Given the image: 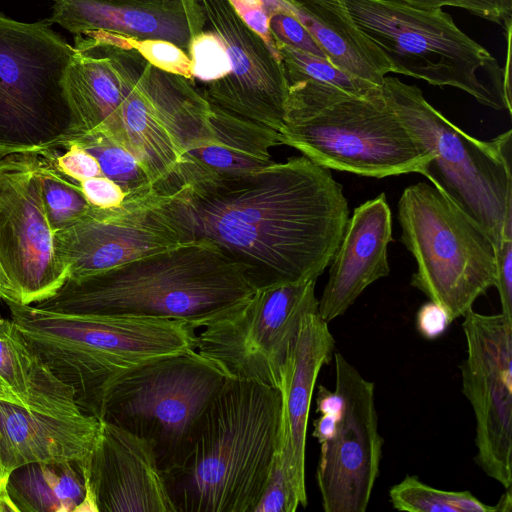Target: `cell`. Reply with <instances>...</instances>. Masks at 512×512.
<instances>
[{"label": "cell", "mask_w": 512, "mask_h": 512, "mask_svg": "<svg viewBox=\"0 0 512 512\" xmlns=\"http://www.w3.org/2000/svg\"><path fill=\"white\" fill-rule=\"evenodd\" d=\"M163 1H170V0H163Z\"/></svg>", "instance_id": "48"}, {"label": "cell", "mask_w": 512, "mask_h": 512, "mask_svg": "<svg viewBox=\"0 0 512 512\" xmlns=\"http://www.w3.org/2000/svg\"><path fill=\"white\" fill-rule=\"evenodd\" d=\"M147 204L182 243L216 245L256 289L317 280L349 218L342 185L303 155L155 193Z\"/></svg>", "instance_id": "1"}, {"label": "cell", "mask_w": 512, "mask_h": 512, "mask_svg": "<svg viewBox=\"0 0 512 512\" xmlns=\"http://www.w3.org/2000/svg\"><path fill=\"white\" fill-rule=\"evenodd\" d=\"M394 509L407 512H497L469 491H448L422 482L416 475H406L389 490Z\"/></svg>", "instance_id": "28"}, {"label": "cell", "mask_w": 512, "mask_h": 512, "mask_svg": "<svg viewBox=\"0 0 512 512\" xmlns=\"http://www.w3.org/2000/svg\"><path fill=\"white\" fill-rule=\"evenodd\" d=\"M392 215L381 193L354 209L331 259L318 314L326 322L343 315L372 283L390 273L387 248Z\"/></svg>", "instance_id": "20"}, {"label": "cell", "mask_w": 512, "mask_h": 512, "mask_svg": "<svg viewBox=\"0 0 512 512\" xmlns=\"http://www.w3.org/2000/svg\"><path fill=\"white\" fill-rule=\"evenodd\" d=\"M125 36V35H124ZM150 64L168 73L194 80L192 61L187 52L172 42L160 39H136L125 36Z\"/></svg>", "instance_id": "31"}, {"label": "cell", "mask_w": 512, "mask_h": 512, "mask_svg": "<svg viewBox=\"0 0 512 512\" xmlns=\"http://www.w3.org/2000/svg\"><path fill=\"white\" fill-rule=\"evenodd\" d=\"M188 55L193 78L205 84L223 78L231 70L223 42L210 29L192 38Z\"/></svg>", "instance_id": "30"}, {"label": "cell", "mask_w": 512, "mask_h": 512, "mask_svg": "<svg viewBox=\"0 0 512 512\" xmlns=\"http://www.w3.org/2000/svg\"><path fill=\"white\" fill-rule=\"evenodd\" d=\"M280 390L226 378L163 472L175 512H253L277 449Z\"/></svg>", "instance_id": "3"}, {"label": "cell", "mask_w": 512, "mask_h": 512, "mask_svg": "<svg viewBox=\"0 0 512 512\" xmlns=\"http://www.w3.org/2000/svg\"><path fill=\"white\" fill-rule=\"evenodd\" d=\"M339 417L340 414H320V416L313 421L312 436L319 444L329 440L333 436Z\"/></svg>", "instance_id": "40"}, {"label": "cell", "mask_w": 512, "mask_h": 512, "mask_svg": "<svg viewBox=\"0 0 512 512\" xmlns=\"http://www.w3.org/2000/svg\"><path fill=\"white\" fill-rule=\"evenodd\" d=\"M18 512L8 493L0 492V512Z\"/></svg>", "instance_id": "45"}, {"label": "cell", "mask_w": 512, "mask_h": 512, "mask_svg": "<svg viewBox=\"0 0 512 512\" xmlns=\"http://www.w3.org/2000/svg\"><path fill=\"white\" fill-rule=\"evenodd\" d=\"M450 323L446 312L432 301L423 304L416 314V328L424 338L429 340L440 337Z\"/></svg>", "instance_id": "38"}, {"label": "cell", "mask_w": 512, "mask_h": 512, "mask_svg": "<svg viewBox=\"0 0 512 512\" xmlns=\"http://www.w3.org/2000/svg\"><path fill=\"white\" fill-rule=\"evenodd\" d=\"M207 27L225 46L231 66L201 90L209 102L278 132L284 125L287 82L280 57L249 27L230 0H197Z\"/></svg>", "instance_id": "15"}, {"label": "cell", "mask_w": 512, "mask_h": 512, "mask_svg": "<svg viewBox=\"0 0 512 512\" xmlns=\"http://www.w3.org/2000/svg\"><path fill=\"white\" fill-rule=\"evenodd\" d=\"M226 378L196 350L158 357L110 383L97 419L149 442L163 473L183 457L198 419Z\"/></svg>", "instance_id": "9"}, {"label": "cell", "mask_w": 512, "mask_h": 512, "mask_svg": "<svg viewBox=\"0 0 512 512\" xmlns=\"http://www.w3.org/2000/svg\"><path fill=\"white\" fill-rule=\"evenodd\" d=\"M268 26L274 43H280L328 60L325 52L292 10H282L272 14Z\"/></svg>", "instance_id": "33"}, {"label": "cell", "mask_w": 512, "mask_h": 512, "mask_svg": "<svg viewBox=\"0 0 512 512\" xmlns=\"http://www.w3.org/2000/svg\"><path fill=\"white\" fill-rule=\"evenodd\" d=\"M335 340L318 312L305 315L284 364L276 451L299 499L308 504L305 484L306 434L314 387L321 368L333 358Z\"/></svg>", "instance_id": "19"}, {"label": "cell", "mask_w": 512, "mask_h": 512, "mask_svg": "<svg viewBox=\"0 0 512 512\" xmlns=\"http://www.w3.org/2000/svg\"><path fill=\"white\" fill-rule=\"evenodd\" d=\"M419 9H441L453 6L508 29L511 27L512 0H400Z\"/></svg>", "instance_id": "34"}, {"label": "cell", "mask_w": 512, "mask_h": 512, "mask_svg": "<svg viewBox=\"0 0 512 512\" xmlns=\"http://www.w3.org/2000/svg\"><path fill=\"white\" fill-rule=\"evenodd\" d=\"M6 488L18 512H81L87 493L84 464L29 463L10 473Z\"/></svg>", "instance_id": "25"}, {"label": "cell", "mask_w": 512, "mask_h": 512, "mask_svg": "<svg viewBox=\"0 0 512 512\" xmlns=\"http://www.w3.org/2000/svg\"><path fill=\"white\" fill-rule=\"evenodd\" d=\"M505 493L496 504L497 512H510L512 510L511 487L505 489Z\"/></svg>", "instance_id": "42"}, {"label": "cell", "mask_w": 512, "mask_h": 512, "mask_svg": "<svg viewBox=\"0 0 512 512\" xmlns=\"http://www.w3.org/2000/svg\"><path fill=\"white\" fill-rule=\"evenodd\" d=\"M0 265L10 283L5 301L23 305L52 297L69 277L55 252L35 152L0 155Z\"/></svg>", "instance_id": "12"}, {"label": "cell", "mask_w": 512, "mask_h": 512, "mask_svg": "<svg viewBox=\"0 0 512 512\" xmlns=\"http://www.w3.org/2000/svg\"><path fill=\"white\" fill-rule=\"evenodd\" d=\"M282 145L319 166L366 177L420 173L431 155L387 106L312 81L287 83Z\"/></svg>", "instance_id": "5"}, {"label": "cell", "mask_w": 512, "mask_h": 512, "mask_svg": "<svg viewBox=\"0 0 512 512\" xmlns=\"http://www.w3.org/2000/svg\"><path fill=\"white\" fill-rule=\"evenodd\" d=\"M287 83L312 81L338 88L351 95L377 99L382 97L381 87L353 76L329 60L275 43Z\"/></svg>", "instance_id": "27"}, {"label": "cell", "mask_w": 512, "mask_h": 512, "mask_svg": "<svg viewBox=\"0 0 512 512\" xmlns=\"http://www.w3.org/2000/svg\"><path fill=\"white\" fill-rule=\"evenodd\" d=\"M67 143H76L92 154L98 161L102 176L115 182L124 191L125 200L144 199L156 193L155 185L142 163L127 149L100 132L89 131L59 137L40 150L63 148Z\"/></svg>", "instance_id": "26"}, {"label": "cell", "mask_w": 512, "mask_h": 512, "mask_svg": "<svg viewBox=\"0 0 512 512\" xmlns=\"http://www.w3.org/2000/svg\"><path fill=\"white\" fill-rule=\"evenodd\" d=\"M10 293V283L0 265V299L7 300Z\"/></svg>", "instance_id": "44"}, {"label": "cell", "mask_w": 512, "mask_h": 512, "mask_svg": "<svg viewBox=\"0 0 512 512\" xmlns=\"http://www.w3.org/2000/svg\"><path fill=\"white\" fill-rule=\"evenodd\" d=\"M6 486H7V480L3 475L1 465H0V492L8 493Z\"/></svg>", "instance_id": "46"}, {"label": "cell", "mask_w": 512, "mask_h": 512, "mask_svg": "<svg viewBox=\"0 0 512 512\" xmlns=\"http://www.w3.org/2000/svg\"><path fill=\"white\" fill-rule=\"evenodd\" d=\"M255 290L247 271L216 245L191 241L67 279L52 297L32 305L62 313L179 320L197 329L230 314Z\"/></svg>", "instance_id": "2"}, {"label": "cell", "mask_w": 512, "mask_h": 512, "mask_svg": "<svg viewBox=\"0 0 512 512\" xmlns=\"http://www.w3.org/2000/svg\"><path fill=\"white\" fill-rule=\"evenodd\" d=\"M100 420L85 413L62 415L28 410L0 398V465L8 481L18 467L36 462L86 464Z\"/></svg>", "instance_id": "21"}, {"label": "cell", "mask_w": 512, "mask_h": 512, "mask_svg": "<svg viewBox=\"0 0 512 512\" xmlns=\"http://www.w3.org/2000/svg\"><path fill=\"white\" fill-rule=\"evenodd\" d=\"M29 347L97 418L117 377L152 359L195 350V329L172 319L62 313L5 301Z\"/></svg>", "instance_id": "4"}, {"label": "cell", "mask_w": 512, "mask_h": 512, "mask_svg": "<svg viewBox=\"0 0 512 512\" xmlns=\"http://www.w3.org/2000/svg\"><path fill=\"white\" fill-rule=\"evenodd\" d=\"M387 106L431 155L423 175L489 236L494 248L512 215V131L483 141L450 122L415 85L385 76Z\"/></svg>", "instance_id": "6"}, {"label": "cell", "mask_w": 512, "mask_h": 512, "mask_svg": "<svg viewBox=\"0 0 512 512\" xmlns=\"http://www.w3.org/2000/svg\"><path fill=\"white\" fill-rule=\"evenodd\" d=\"M462 323V392L476 420L475 462L505 489L512 485V319L470 309Z\"/></svg>", "instance_id": "13"}, {"label": "cell", "mask_w": 512, "mask_h": 512, "mask_svg": "<svg viewBox=\"0 0 512 512\" xmlns=\"http://www.w3.org/2000/svg\"><path fill=\"white\" fill-rule=\"evenodd\" d=\"M0 398H4L10 400L15 403L12 396L7 392V390L0 384Z\"/></svg>", "instance_id": "47"}, {"label": "cell", "mask_w": 512, "mask_h": 512, "mask_svg": "<svg viewBox=\"0 0 512 512\" xmlns=\"http://www.w3.org/2000/svg\"><path fill=\"white\" fill-rule=\"evenodd\" d=\"M316 280L256 289L196 335L195 350L226 377L279 389L303 317L318 312Z\"/></svg>", "instance_id": "11"}, {"label": "cell", "mask_w": 512, "mask_h": 512, "mask_svg": "<svg viewBox=\"0 0 512 512\" xmlns=\"http://www.w3.org/2000/svg\"><path fill=\"white\" fill-rule=\"evenodd\" d=\"M84 475L81 512H175L151 444L115 424L100 420Z\"/></svg>", "instance_id": "17"}, {"label": "cell", "mask_w": 512, "mask_h": 512, "mask_svg": "<svg viewBox=\"0 0 512 512\" xmlns=\"http://www.w3.org/2000/svg\"><path fill=\"white\" fill-rule=\"evenodd\" d=\"M335 391L342 408L333 436L320 444L316 481L325 512H365L379 475L384 440L379 433L374 383L339 352Z\"/></svg>", "instance_id": "14"}, {"label": "cell", "mask_w": 512, "mask_h": 512, "mask_svg": "<svg viewBox=\"0 0 512 512\" xmlns=\"http://www.w3.org/2000/svg\"><path fill=\"white\" fill-rule=\"evenodd\" d=\"M210 124L213 142L182 160L168 193L183 185L232 178L258 170L273 162L271 148L282 145L278 131L213 103Z\"/></svg>", "instance_id": "22"}, {"label": "cell", "mask_w": 512, "mask_h": 512, "mask_svg": "<svg viewBox=\"0 0 512 512\" xmlns=\"http://www.w3.org/2000/svg\"><path fill=\"white\" fill-rule=\"evenodd\" d=\"M360 31L400 73L452 86L480 104L506 109L497 60L442 9L414 8L400 0H344Z\"/></svg>", "instance_id": "7"}, {"label": "cell", "mask_w": 512, "mask_h": 512, "mask_svg": "<svg viewBox=\"0 0 512 512\" xmlns=\"http://www.w3.org/2000/svg\"><path fill=\"white\" fill-rule=\"evenodd\" d=\"M149 197L124 200L108 209L90 206L80 220L54 232L55 252L69 270L68 279L95 275L182 244L149 209Z\"/></svg>", "instance_id": "16"}, {"label": "cell", "mask_w": 512, "mask_h": 512, "mask_svg": "<svg viewBox=\"0 0 512 512\" xmlns=\"http://www.w3.org/2000/svg\"><path fill=\"white\" fill-rule=\"evenodd\" d=\"M80 189L91 207L108 209L120 206L125 198L124 191L105 176H96L78 182Z\"/></svg>", "instance_id": "37"}, {"label": "cell", "mask_w": 512, "mask_h": 512, "mask_svg": "<svg viewBox=\"0 0 512 512\" xmlns=\"http://www.w3.org/2000/svg\"><path fill=\"white\" fill-rule=\"evenodd\" d=\"M339 69L382 86L393 67L360 31L344 0H284Z\"/></svg>", "instance_id": "23"}, {"label": "cell", "mask_w": 512, "mask_h": 512, "mask_svg": "<svg viewBox=\"0 0 512 512\" xmlns=\"http://www.w3.org/2000/svg\"><path fill=\"white\" fill-rule=\"evenodd\" d=\"M501 313L512 319V237L502 238L495 248V285Z\"/></svg>", "instance_id": "36"}, {"label": "cell", "mask_w": 512, "mask_h": 512, "mask_svg": "<svg viewBox=\"0 0 512 512\" xmlns=\"http://www.w3.org/2000/svg\"><path fill=\"white\" fill-rule=\"evenodd\" d=\"M36 153V171L53 232L80 220L90 209L78 182L60 172L44 152Z\"/></svg>", "instance_id": "29"}, {"label": "cell", "mask_w": 512, "mask_h": 512, "mask_svg": "<svg viewBox=\"0 0 512 512\" xmlns=\"http://www.w3.org/2000/svg\"><path fill=\"white\" fill-rule=\"evenodd\" d=\"M401 242L417 269L410 284L439 305L450 322L495 285V248L487 233L426 182L406 187L398 202Z\"/></svg>", "instance_id": "8"}, {"label": "cell", "mask_w": 512, "mask_h": 512, "mask_svg": "<svg viewBox=\"0 0 512 512\" xmlns=\"http://www.w3.org/2000/svg\"><path fill=\"white\" fill-rule=\"evenodd\" d=\"M49 23L74 35L102 31L160 39L188 53L207 21L197 0H53Z\"/></svg>", "instance_id": "18"}, {"label": "cell", "mask_w": 512, "mask_h": 512, "mask_svg": "<svg viewBox=\"0 0 512 512\" xmlns=\"http://www.w3.org/2000/svg\"><path fill=\"white\" fill-rule=\"evenodd\" d=\"M299 506V499L276 451L268 479L253 512H295Z\"/></svg>", "instance_id": "32"}, {"label": "cell", "mask_w": 512, "mask_h": 512, "mask_svg": "<svg viewBox=\"0 0 512 512\" xmlns=\"http://www.w3.org/2000/svg\"><path fill=\"white\" fill-rule=\"evenodd\" d=\"M507 33V61L503 70V91L506 109L511 113V83H510V40H511V27L505 30Z\"/></svg>", "instance_id": "41"}, {"label": "cell", "mask_w": 512, "mask_h": 512, "mask_svg": "<svg viewBox=\"0 0 512 512\" xmlns=\"http://www.w3.org/2000/svg\"><path fill=\"white\" fill-rule=\"evenodd\" d=\"M342 399L334 390L331 391L324 385L317 388L316 412L319 414H340Z\"/></svg>", "instance_id": "39"}, {"label": "cell", "mask_w": 512, "mask_h": 512, "mask_svg": "<svg viewBox=\"0 0 512 512\" xmlns=\"http://www.w3.org/2000/svg\"><path fill=\"white\" fill-rule=\"evenodd\" d=\"M63 148H66V151L62 154L56 149L35 152H44L60 172L76 182L102 176L98 161L88 151L76 143H67Z\"/></svg>", "instance_id": "35"}, {"label": "cell", "mask_w": 512, "mask_h": 512, "mask_svg": "<svg viewBox=\"0 0 512 512\" xmlns=\"http://www.w3.org/2000/svg\"><path fill=\"white\" fill-rule=\"evenodd\" d=\"M73 53L47 19L26 23L0 12V155L37 151L66 132L62 80Z\"/></svg>", "instance_id": "10"}, {"label": "cell", "mask_w": 512, "mask_h": 512, "mask_svg": "<svg viewBox=\"0 0 512 512\" xmlns=\"http://www.w3.org/2000/svg\"><path fill=\"white\" fill-rule=\"evenodd\" d=\"M269 16L272 14L282 11V10H291L290 6L284 0H263ZM270 18V17H269Z\"/></svg>", "instance_id": "43"}, {"label": "cell", "mask_w": 512, "mask_h": 512, "mask_svg": "<svg viewBox=\"0 0 512 512\" xmlns=\"http://www.w3.org/2000/svg\"><path fill=\"white\" fill-rule=\"evenodd\" d=\"M0 384L15 403L49 414L83 413L71 387L29 347L11 319L0 316Z\"/></svg>", "instance_id": "24"}]
</instances>
